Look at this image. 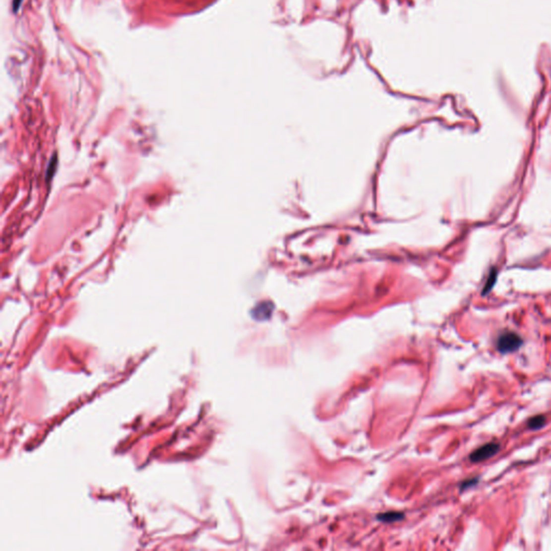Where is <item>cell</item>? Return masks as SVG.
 <instances>
[{"instance_id":"obj_1","label":"cell","mask_w":551,"mask_h":551,"mask_svg":"<svg viewBox=\"0 0 551 551\" xmlns=\"http://www.w3.org/2000/svg\"><path fill=\"white\" fill-rule=\"evenodd\" d=\"M523 345V339L519 336L517 333L514 332H504L499 335L496 346L497 350L505 354V353H511L520 349V347Z\"/></svg>"},{"instance_id":"obj_2","label":"cell","mask_w":551,"mask_h":551,"mask_svg":"<svg viewBox=\"0 0 551 551\" xmlns=\"http://www.w3.org/2000/svg\"><path fill=\"white\" fill-rule=\"evenodd\" d=\"M499 449H501V447H499V444H497V442H489V444L481 446L475 451H473L470 454V460L473 463H479V462H483L494 457L499 451Z\"/></svg>"},{"instance_id":"obj_3","label":"cell","mask_w":551,"mask_h":551,"mask_svg":"<svg viewBox=\"0 0 551 551\" xmlns=\"http://www.w3.org/2000/svg\"><path fill=\"white\" fill-rule=\"evenodd\" d=\"M545 423H546V417L543 416V415H537V416L532 417L531 419H529L528 428L530 429L536 430V429H542L545 426Z\"/></svg>"},{"instance_id":"obj_4","label":"cell","mask_w":551,"mask_h":551,"mask_svg":"<svg viewBox=\"0 0 551 551\" xmlns=\"http://www.w3.org/2000/svg\"><path fill=\"white\" fill-rule=\"evenodd\" d=\"M496 275H497L496 269H495V268H492V270H490L489 277H488L487 282H486L485 287H484L483 295H487V294H488V293H489V292H490V291L492 290V288H493V286H494V283H495Z\"/></svg>"},{"instance_id":"obj_5","label":"cell","mask_w":551,"mask_h":551,"mask_svg":"<svg viewBox=\"0 0 551 551\" xmlns=\"http://www.w3.org/2000/svg\"><path fill=\"white\" fill-rule=\"evenodd\" d=\"M478 481H479V477L470 478V479L463 481V483H462V485H461V490L464 491V490L468 489V488H472L474 486H476L478 484Z\"/></svg>"},{"instance_id":"obj_6","label":"cell","mask_w":551,"mask_h":551,"mask_svg":"<svg viewBox=\"0 0 551 551\" xmlns=\"http://www.w3.org/2000/svg\"><path fill=\"white\" fill-rule=\"evenodd\" d=\"M23 2V0H13V9L16 12L18 9H20L21 4Z\"/></svg>"}]
</instances>
